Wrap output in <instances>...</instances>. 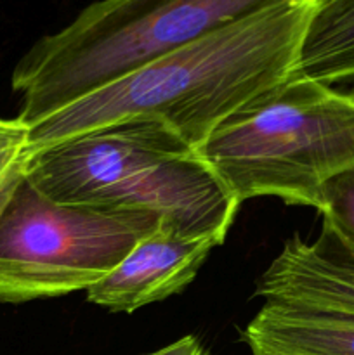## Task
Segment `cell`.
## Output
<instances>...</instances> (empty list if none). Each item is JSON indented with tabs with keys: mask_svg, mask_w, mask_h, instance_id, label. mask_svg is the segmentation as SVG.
<instances>
[{
	"mask_svg": "<svg viewBox=\"0 0 354 355\" xmlns=\"http://www.w3.org/2000/svg\"><path fill=\"white\" fill-rule=\"evenodd\" d=\"M160 224L144 211L59 203L23 172L0 203V304L87 291Z\"/></svg>",
	"mask_w": 354,
	"mask_h": 355,
	"instance_id": "5",
	"label": "cell"
},
{
	"mask_svg": "<svg viewBox=\"0 0 354 355\" xmlns=\"http://www.w3.org/2000/svg\"><path fill=\"white\" fill-rule=\"evenodd\" d=\"M212 236L183 234L165 224L135 243L108 276L87 290V300L110 312H130L180 293L196 277L210 252Z\"/></svg>",
	"mask_w": 354,
	"mask_h": 355,
	"instance_id": "6",
	"label": "cell"
},
{
	"mask_svg": "<svg viewBox=\"0 0 354 355\" xmlns=\"http://www.w3.org/2000/svg\"><path fill=\"white\" fill-rule=\"evenodd\" d=\"M144 355H210L208 349L203 345L200 338L193 335H187L179 338L177 342L170 343V345L163 347V349L155 350Z\"/></svg>",
	"mask_w": 354,
	"mask_h": 355,
	"instance_id": "13",
	"label": "cell"
},
{
	"mask_svg": "<svg viewBox=\"0 0 354 355\" xmlns=\"http://www.w3.org/2000/svg\"><path fill=\"white\" fill-rule=\"evenodd\" d=\"M28 137V127L16 120H2L0 118V151H7V149L19 148V146H26Z\"/></svg>",
	"mask_w": 354,
	"mask_h": 355,
	"instance_id": "12",
	"label": "cell"
},
{
	"mask_svg": "<svg viewBox=\"0 0 354 355\" xmlns=\"http://www.w3.org/2000/svg\"><path fill=\"white\" fill-rule=\"evenodd\" d=\"M238 205L280 198L321 208V189L354 166V96L290 76L226 118L198 149Z\"/></svg>",
	"mask_w": 354,
	"mask_h": 355,
	"instance_id": "4",
	"label": "cell"
},
{
	"mask_svg": "<svg viewBox=\"0 0 354 355\" xmlns=\"http://www.w3.org/2000/svg\"><path fill=\"white\" fill-rule=\"evenodd\" d=\"M266 302L354 314V245L323 220L312 243L294 236L257 283Z\"/></svg>",
	"mask_w": 354,
	"mask_h": 355,
	"instance_id": "7",
	"label": "cell"
},
{
	"mask_svg": "<svg viewBox=\"0 0 354 355\" xmlns=\"http://www.w3.org/2000/svg\"><path fill=\"white\" fill-rule=\"evenodd\" d=\"M283 0H96L17 61L26 127L212 31Z\"/></svg>",
	"mask_w": 354,
	"mask_h": 355,
	"instance_id": "3",
	"label": "cell"
},
{
	"mask_svg": "<svg viewBox=\"0 0 354 355\" xmlns=\"http://www.w3.org/2000/svg\"><path fill=\"white\" fill-rule=\"evenodd\" d=\"M243 342L250 355H354V314L266 302Z\"/></svg>",
	"mask_w": 354,
	"mask_h": 355,
	"instance_id": "8",
	"label": "cell"
},
{
	"mask_svg": "<svg viewBox=\"0 0 354 355\" xmlns=\"http://www.w3.org/2000/svg\"><path fill=\"white\" fill-rule=\"evenodd\" d=\"M314 0H283L176 49L28 127L26 153L108 125L156 121L194 149L294 73Z\"/></svg>",
	"mask_w": 354,
	"mask_h": 355,
	"instance_id": "1",
	"label": "cell"
},
{
	"mask_svg": "<svg viewBox=\"0 0 354 355\" xmlns=\"http://www.w3.org/2000/svg\"><path fill=\"white\" fill-rule=\"evenodd\" d=\"M292 76L354 83V0H314Z\"/></svg>",
	"mask_w": 354,
	"mask_h": 355,
	"instance_id": "9",
	"label": "cell"
},
{
	"mask_svg": "<svg viewBox=\"0 0 354 355\" xmlns=\"http://www.w3.org/2000/svg\"><path fill=\"white\" fill-rule=\"evenodd\" d=\"M319 211L323 220L332 224L342 238L354 245V166L325 182Z\"/></svg>",
	"mask_w": 354,
	"mask_h": 355,
	"instance_id": "10",
	"label": "cell"
},
{
	"mask_svg": "<svg viewBox=\"0 0 354 355\" xmlns=\"http://www.w3.org/2000/svg\"><path fill=\"white\" fill-rule=\"evenodd\" d=\"M23 172L59 203L144 211L221 243L239 208L198 149L156 121H121L26 153Z\"/></svg>",
	"mask_w": 354,
	"mask_h": 355,
	"instance_id": "2",
	"label": "cell"
},
{
	"mask_svg": "<svg viewBox=\"0 0 354 355\" xmlns=\"http://www.w3.org/2000/svg\"><path fill=\"white\" fill-rule=\"evenodd\" d=\"M24 149H26V146L0 151V203L7 196L10 187L23 175L24 156H26Z\"/></svg>",
	"mask_w": 354,
	"mask_h": 355,
	"instance_id": "11",
	"label": "cell"
}]
</instances>
